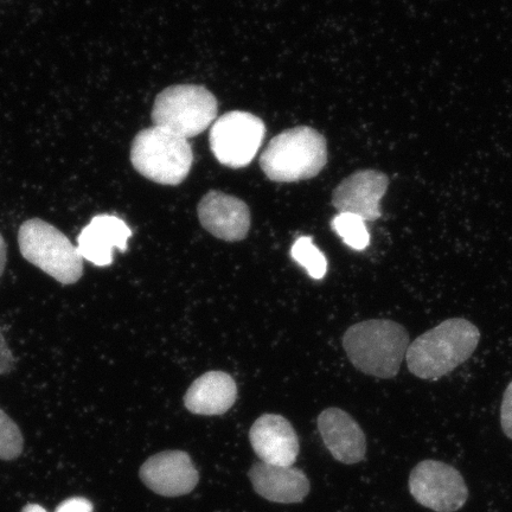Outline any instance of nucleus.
Instances as JSON below:
<instances>
[{"label":"nucleus","mask_w":512,"mask_h":512,"mask_svg":"<svg viewBox=\"0 0 512 512\" xmlns=\"http://www.w3.org/2000/svg\"><path fill=\"white\" fill-rule=\"evenodd\" d=\"M479 342L480 331L470 320H444L409 345L408 370L421 380L441 379L469 360Z\"/></svg>","instance_id":"1"},{"label":"nucleus","mask_w":512,"mask_h":512,"mask_svg":"<svg viewBox=\"0 0 512 512\" xmlns=\"http://www.w3.org/2000/svg\"><path fill=\"white\" fill-rule=\"evenodd\" d=\"M405 326L389 319H371L345 332L343 347L354 367L362 373L392 379L399 374L409 348Z\"/></svg>","instance_id":"2"},{"label":"nucleus","mask_w":512,"mask_h":512,"mask_svg":"<svg viewBox=\"0 0 512 512\" xmlns=\"http://www.w3.org/2000/svg\"><path fill=\"white\" fill-rule=\"evenodd\" d=\"M328 162V146L318 131L299 126L273 138L260 158L265 175L274 182L292 183L316 177Z\"/></svg>","instance_id":"3"},{"label":"nucleus","mask_w":512,"mask_h":512,"mask_svg":"<svg viewBox=\"0 0 512 512\" xmlns=\"http://www.w3.org/2000/svg\"><path fill=\"white\" fill-rule=\"evenodd\" d=\"M19 251L31 265L62 285L78 283L83 259L78 247L60 229L41 219L25 221L18 232Z\"/></svg>","instance_id":"4"},{"label":"nucleus","mask_w":512,"mask_h":512,"mask_svg":"<svg viewBox=\"0 0 512 512\" xmlns=\"http://www.w3.org/2000/svg\"><path fill=\"white\" fill-rule=\"evenodd\" d=\"M194 155L187 139L153 126L140 131L131 146V163L140 175L162 185H178L190 174Z\"/></svg>","instance_id":"5"},{"label":"nucleus","mask_w":512,"mask_h":512,"mask_svg":"<svg viewBox=\"0 0 512 512\" xmlns=\"http://www.w3.org/2000/svg\"><path fill=\"white\" fill-rule=\"evenodd\" d=\"M217 101L207 88L177 85L159 93L152 108L155 126L189 139L198 136L214 123Z\"/></svg>","instance_id":"6"},{"label":"nucleus","mask_w":512,"mask_h":512,"mask_svg":"<svg viewBox=\"0 0 512 512\" xmlns=\"http://www.w3.org/2000/svg\"><path fill=\"white\" fill-rule=\"evenodd\" d=\"M265 133L264 121L254 114L229 112L217 119L211 127V151L228 168H245L258 153Z\"/></svg>","instance_id":"7"},{"label":"nucleus","mask_w":512,"mask_h":512,"mask_svg":"<svg viewBox=\"0 0 512 512\" xmlns=\"http://www.w3.org/2000/svg\"><path fill=\"white\" fill-rule=\"evenodd\" d=\"M408 488L416 502L435 512H456L469 499L462 473L439 460L427 459L415 465Z\"/></svg>","instance_id":"8"},{"label":"nucleus","mask_w":512,"mask_h":512,"mask_svg":"<svg viewBox=\"0 0 512 512\" xmlns=\"http://www.w3.org/2000/svg\"><path fill=\"white\" fill-rule=\"evenodd\" d=\"M140 479L156 494L179 497L196 488L200 476L187 452L165 451L147 459L140 467Z\"/></svg>","instance_id":"9"},{"label":"nucleus","mask_w":512,"mask_h":512,"mask_svg":"<svg viewBox=\"0 0 512 512\" xmlns=\"http://www.w3.org/2000/svg\"><path fill=\"white\" fill-rule=\"evenodd\" d=\"M388 185L389 178L380 171L355 172L335 189L332 204L339 213L354 214L364 221H375L382 215L381 201Z\"/></svg>","instance_id":"10"},{"label":"nucleus","mask_w":512,"mask_h":512,"mask_svg":"<svg viewBox=\"0 0 512 512\" xmlns=\"http://www.w3.org/2000/svg\"><path fill=\"white\" fill-rule=\"evenodd\" d=\"M197 213L202 226L224 241H241L251 228V211L247 204L220 191L208 192L198 204Z\"/></svg>","instance_id":"11"},{"label":"nucleus","mask_w":512,"mask_h":512,"mask_svg":"<svg viewBox=\"0 0 512 512\" xmlns=\"http://www.w3.org/2000/svg\"><path fill=\"white\" fill-rule=\"evenodd\" d=\"M249 440L262 463L292 466L297 462L298 435L291 422L284 416L275 414L260 416L249 432Z\"/></svg>","instance_id":"12"},{"label":"nucleus","mask_w":512,"mask_h":512,"mask_svg":"<svg viewBox=\"0 0 512 512\" xmlns=\"http://www.w3.org/2000/svg\"><path fill=\"white\" fill-rule=\"evenodd\" d=\"M132 230L124 220L110 214L93 217L78 238V249L83 260L98 267L113 264L114 251L125 253Z\"/></svg>","instance_id":"13"},{"label":"nucleus","mask_w":512,"mask_h":512,"mask_svg":"<svg viewBox=\"0 0 512 512\" xmlns=\"http://www.w3.org/2000/svg\"><path fill=\"white\" fill-rule=\"evenodd\" d=\"M318 430L325 446L338 462L352 465L366 458V434L357 421L342 409L329 408L320 414Z\"/></svg>","instance_id":"14"},{"label":"nucleus","mask_w":512,"mask_h":512,"mask_svg":"<svg viewBox=\"0 0 512 512\" xmlns=\"http://www.w3.org/2000/svg\"><path fill=\"white\" fill-rule=\"evenodd\" d=\"M256 494L275 503H299L310 492V480L292 466L256 463L248 472Z\"/></svg>","instance_id":"15"},{"label":"nucleus","mask_w":512,"mask_h":512,"mask_svg":"<svg viewBox=\"0 0 512 512\" xmlns=\"http://www.w3.org/2000/svg\"><path fill=\"white\" fill-rule=\"evenodd\" d=\"M238 399L233 377L222 371H210L191 384L184 396L188 411L197 415H222Z\"/></svg>","instance_id":"16"},{"label":"nucleus","mask_w":512,"mask_h":512,"mask_svg":"<svg viewBox=\"0 0 512 512\" xmlns=\"http://www.w3.org/2000/svg\"><path fill=\"white\" fill-rule=\"evenodd\" d=\"M332 227L341 236L345 245L355 249V251H364L370 245V234L366 221L361 219L360 216L339 213L332 221Z\"/></svg>","instance_id":"17"},{"label":"nucleus","mask_w":512,"mask_h":512,"mask_svg":"<svg viewBox=\"0 0 512 512\" xmlns=\"http://www.w3.org/2000/svg\"><path fill=\"white\" fill-rule=\"evenodd\" d=\"M292 259L305 268L312 279L320 280L328 272V260L310 236H302L292 247Z\"/></svg>","instance_id":"18"},{"label":"nucleus","mask_w":512,"mask_h":512,"mask_svg":"<svg viewBox=\"0 0 512 512\" xmlns=\"http://www.w3.org/2000/svg\"><path fill=\"white\" fill-rule=\"evenodd\" d=\"M24 439L14 420L0 408V459L14 460L21 456Z\"/></svg>","instance_id":"19"},{"label":"nucleus","mask_w":512,"mask_h":512,"mask_svg":"<svg viewBox=\"0 0 512 512\" xmlns=\"http://www.w3.org/2000/svg\"><path fill=\"white\" fill-rule=\"evenodd\" d=\"M502 430L512 440V381L509 383L503 395L501 407Z\"/></svg>","instance_id":"20"},{"label":"nucleus","mask_w":512,"mask_h":512,"mask_svg":"<svg viewBox=\"0 0 512 512\" xmlns=\"http://www.w3.org/2000/svg\"><path fill=\"white\" fill-rule=\"evenodd\" d=\"M15 357L0 330V375H8L15 369Z\"/></svg>","instance_id":"21"},{"label":"nucleus","mask_w":512,"mask_h":512,"mask_svg":"<svg viewBox=\"0 0 512 512\" xmlns=\"http://www.w3.org/2000/svg\"><path fill=\"white\" fill-rule=\"evenodd\" d=\"M55 512H93V504L86 498L73 497L62 502Z\"/></svg>","instance_id":"22"},{"label":"nucleus","mask_w":512,"mask_h":512,"mask_svg":"<svg viewBox=\"0 0 512 512\" xmlns=\"http://www.w3.org/2000/svg\"><path fill=\"white\" fill-rule=\"evenodd\" d=\"M6 262H8V245H6L3 235L0 233V277L5 271Z\"/></svg>","instance_id":"23"},{"label":"nucleus","mask_w":512,"mask_h":512,"mask_svg":"<svg viewBox=\"0 0 512 512\" xmlns=\"http://www.w3.org/2000/svg\"><path fill=\"white\" fill-rule=\"evenodd\" d=\"M22 512H48L46 509L41 507V505L38 504H28L25 505Z\"/></svg>","instance_id":"24"}]
</instances>
